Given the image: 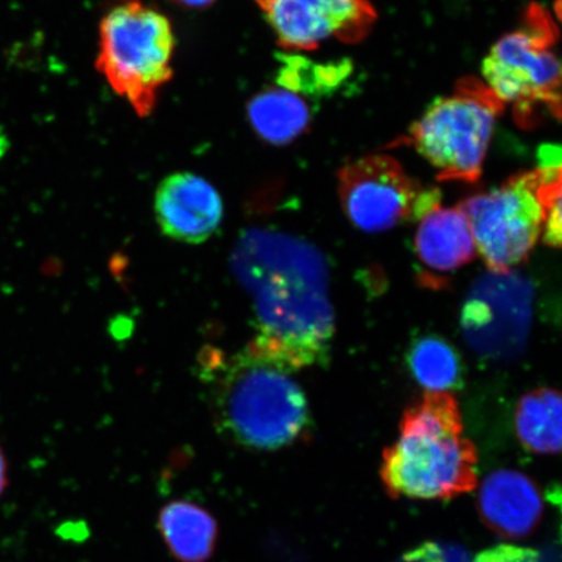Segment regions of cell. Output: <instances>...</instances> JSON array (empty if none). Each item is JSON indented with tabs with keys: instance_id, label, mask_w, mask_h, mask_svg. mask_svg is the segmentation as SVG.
<instances>
[{
	"instance_id": "cell-1",
	"label": "cell",
	"mask_w": 562,
	"mask_h": 562,
	"mask_svg": "<svg viewBox=\"0 0 562 562\" xmlns=\"http://www.w3.org/2000/svg\"><path fill=\"white\" fill-rule=\"evenodd\" d=\"M229 266L255 314L257 335L246 351L291 372L323 363L336 326L325 255L286 232L251 228Z\"/></svg>"
},
{
	"instance_id": "cell-2",
	"label": "cell",
	"mask_w": 562,
	"mask_h": 562,
	"mask_svg": "<svg viewBox=\"0 0 562 562\" xmlns=\"http://www.w3.org/2000/svg\"><path fill=\"white\" fill-rule=\"evenodd\" d=\"M475 468L459 403L451 393L426 392L405 411L397 441L385 449L382 477L393 496L441 501L473 490Z\"/></svg>"
},
{
	"instance_id": "cell-3",
	"label": "cell",
	"mask_w": 562,
	"mask_h": 562,
	"mask_svg": "<svg viewBox=\"0 0 562 562\" xmlns=\"http://www.w3.org/2000/svg\"><path fill=\"white\" fill-rule=\"evenodd\" d=\"M216 378L214 412L217 426L246 448L273 451L292 445L308 425V404L291 371L238 355Z\"/></svg>"
},
{
	"instance_id": "cell-4",
	"label": "cell",
	"mask_w": 562,
	"mask_h": 562,
	"mask_svg": "<svg viewBox=\"0 0 562 562\" xmlns=\"http://www.w3.org/2000/svg\"><path fill=\"white\" fill-rule=\"evenodd\" d=\"M175 34L164 13L140 0H122L100 24L95 67L139 117L151 115L173 76Z\"/></svg>"
},
{
	"instance_id": "cell-5",
	"label": "cell",
	"mask_w": 562,
	"mask_h": 562,
	"mask_svg": "<svg viewBox=\"0 0 562 562\" xmlns=\"http://www.w3.org/2000/svg\"><path fill=\"white\" fill-rule=\"evenodd\" d=\"M559 30L550 12L531 4L524 24L497 42L483 63L484 83L505 105L512 104L519 125L536 124L540 114H561Z\"/></svg>"
},
{
	"instance_id": "cell-6",
	"label": "cell",
	"mask_w": 562,
	"mask_h": 562,
	"mask_svg": "<svg viewBox=\"0 0 562 562\" xmlns=\"http://www.w3.org/2000/svg\"><path fill=\"white\" fill-rule=\"evenodd\" d=\"M505 104L481 80L468 77L441 97L412 126L409 143L438 171L440 180L481 178L492 131Z\"/></svg>"
},
{
	"instance_id": "cell-7",
	"label": "cell",
	"mask_w": 562,
	"mask_h": 562,
	"mask_svg": "<svg viewBox=\"0 0 562 562\" xmlns=\"http://www.w3.org/2000/svg\"><path fill=\"white\" fill-rule=\"evenodd\" d=\"M560 179L561 168L538 167L461 203L490 271H509L529 259L542 237L546 189Z\"/></svg>"
},
{
	"instance_id": "cell-8",
	"label": "cell",
	"mask_w": 562,
	"mask_h": 562,
	"mask_svg": "<svg viewBox=\"0 0 562 562\" xmlns=\"http://www.w3.org/2000/svg\"><path fill=\"white\" fill-rule=\"evenodd\" d=\"M532 283L515 270L488 271L477 278L463 302L460 326L475 355L488 361H510L529 341Z\"/></svg>"
},
{
	"instance_id": "cell-9",
	"label": "cell",
	"mask_w": 562,
	"mask_h": 562,
	"mask_svg": "<svg viewBox=\"0 0 562 562\" xmlns=\"http://www.w3.org/2000/svg\"><path fill=\"white\" fill-rule=\"evenodd\" d=\"M339 195L348 220L370 234L419 221L440 205L438 191L422 187L396 159L386 156L361 158L344 167Z\"/></svg>"
},
{
	"instance_id": "cell-10",
	"label": "cell",
	"mask_w": 562,
	"mask_h": 562,
	"mask_svg": "<svg viewBox=\"0 0 562 562\" xmlns=\"http://www.w3.org/2000/svg\"><path fill=\"white\" fill-rule=\"evenodd\" d=\"M286 50L311 52L329 40L357 44L376 20L370 0H255Z\"/></svg>"
},
{
	"instance_id": "cell-11",
	"label": "cell",
	"mask_w": 562,
	"mask_h": 562,
	"mask_svg": "<svg viewBox=\"0 0 562 562\" xmlns=\"http://www.w3.org/2000/svg\"><path fill=\"white\" fill-rule=\"evenodd\" d=\"M158 226L167 237L186 244H202L223 222L222 196L209 181L180 172L161 181L156 194Z\"/></svg>"
},
{
	"instance_id": "cell-12",
	"label": "cell",
	"mask_w": 562,
	"mask_h": 562,
	"mask_svg": "<svg viewBox=\"0 0 562 562\" xmlns=\"http://www.w3.org/2000/svg\"><path fill=\"white\" fill-rule=\"evenodd\" d=\"M543 508L537 484L524 473L502 469L484 477L480 491L481 515L502 536H527L540 522Z\"/></svg>"
},
{
	"instance_id": "cell-13",
	"label": "cell",
	"mask_w": 562,
	"mask_h": 562,
	"mask_svg": "<svg viewBox=\"0 0 562 562\" xmlns=\"http://www.w3.org/2000/svg\"><path fill=\"white\" fill-rule=\"evenodd\" d=\"M414 243L419 261L431 271L459 270L476 256L472 229L460 206L428 211L419 220Z\"/></svg>"
},
{
	"instance_id": "cell-14",
	"label": "cell",
	"mask_w": 562,
	"mask_h": 562,
	"mask_svg": "<svg viewBox=\"0 0 562 562\" xmlns=\"http://www.w3.org/2000/svg\"><path fill=\"white\" fill-rule=\"evenodd\" d=\"M158 529L176 560L207 562L213 558L220 527L200 505L186 501L168 503L159 513Z\"/></svg>"
},
{
	"instance_id": "cell-15",
	"label": "cell",
	"mask_w": 562,
	"mask_h": 562,
	"mask_svg": "<svg viewBox=\"0 0 562 562\" xmlns=\"http://www.w3.org/2000/svg\"><path fill=\"white\" fill-rule=\"evenodd\" d=\"M252 128L267 143L284 146L304 133L311 124L312 112L296 93L285 88L262 91L248 105Z\"/></svg>"
},
{
	"instance_id": "cell-16",
	"label": "cell",
	"mask_w": 562,
	"mask_h": 562,
	"mask_svg": "<svg viewBox=\"0 0 562 562\" xmlns=\"http://www.w3.org/2000/svg\"><path fill=\"white\" fill-rule=\"evenodd\" d=\"M562 402L558 391L539 389L527 393L516 412L519 440L530 451L557 454L561 449Z\"/></svg>"
},
{
	"instance_id": "cell-17",
	"label": "cell",
	"mask_w": 562,
	"mask_h": 562,
	"mask_svg": "<svg viewBox=\"0 0 562 562\" xmlns=\"http://www.w3.org/2000/svg\"><path fill=\"white\" fill-rule=\"evenodd\" d=\"M407 367L427 392H448L462 383V362L457 350L439 336H422L407 351Z\"/></svg>"
},
{
	"instance_id": "cell-18",
	"label": "cell",
	"mask_w": 562,
	"mask_h": 562,
	"mask_svg": "<svg viewBox=\"0 0 562 562\" xmlns=\"http://www.w3.org/2000/svg\"><path fill=\"white\" fill-rule=\"evenodd\" d=\"M544 224L542 240L550 248L560 249L561 246V180L552 182L546 189L544 195Z\"/></svg>"
},
{
	"instance_id": "cell-19",
	"label": "cell",
	"mask_w": 562,
	"mask_h": 562,
	"mask_svg": "<svg viewBox=\"0 0 562 562\" xmlns=\"http://www.w3.org/2000/svg\"><path fill=\"white\" fill-rule=\"evenodd\" d=\"M475 562H542V558L525 548L502 546L483 552Z\"/></svg>"
},
{
	"instance_id": "cell-20",
	"label": "cell",
	"mask_w": 562,
	"mask_h": 562,
	"mask_svg": "<svg viewBox=\"0 0 562 562\" xmlns=\"http://www.w3.org/2000/svg\"><path fill=\"white\" fill-rule=\"evenodd\" d=\"M451 554L442 551L440 547L435 544H426L418 550L407 553L400 562H449Z\"/></svg>"
},
{
	"instance_id": "cell-21",
	"label": "cell",
	"mask_w": 562,
	"mask_h": 562,
	"mask_svg": "<svg viewBox=\"0 0 562 562\" xmlns=\"http://www.w3.org/2000/svg\"><path fill=\"white\" fill-rule=\"evenodd\" d=\"M171 2L187 10H203L214 4L216 0H171Z\"/></svg>"
},
{
	"instance_id": "cell-22",
	"label": "cell",
	"mask_w": 562,
	"mask_h": 562,
	"mask_svg": "<svg viewBox=\"0 0 562 562\" xmlns=\"http://www.w3.org/2000/svg\"><path fill=\"white\" fill-rule=\"evenodd\" d=\"M9 486V463H7L3 449L0 448V497L3 496Z\"/></svg>"
}]
</instances>
